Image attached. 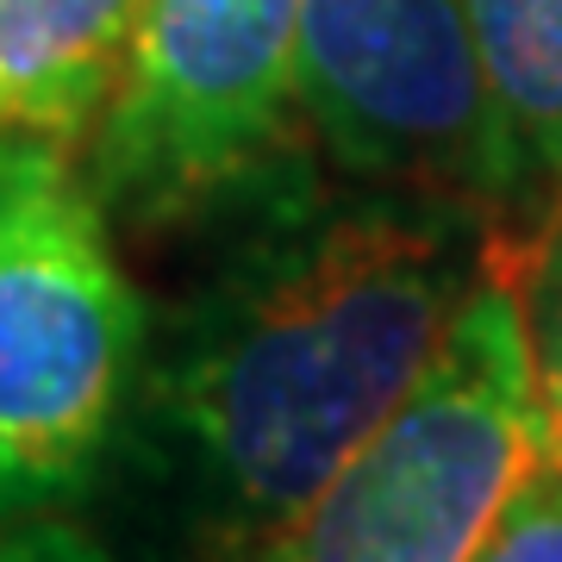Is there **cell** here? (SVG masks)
Wrapping results in <instances>:
<instances>
[{"mask_svg":"<svg viewBox=\"0 0 562 562\" xmlns=\"http://www.w3.org/2000/svg\"><path fill=\"white\" fill-rule=\"evenodd\" d=\"M225 206L232 238L150 357V425L201 531L250 562L406 406L506 232L457 194L325 188L288 150Z\"/></svg>","mask_w":562,"mask_h":562,"instance_id":"cell-1","label":"cell"},{"mask_svg":"<svg viewBox=\"0 0 562 562\" xmlns=\"http://www.w3.org/2000/svg\"><path fill=\"white\" fill-rule=\"evenodd\" d=\"M81 144L0 138V513L88 487L144 369V301Z\"/></svg>","mask_w":562,"mask_h":562,"instance_id":"cell-2","label":"cell"},{"mask_svg":"<svg viewBox=\"0 0 562 562\" xmlns=\"http://www.w3.org/2000/svg\"><path fill=\"white\" fill-rule=\"evenodd\" d=\"M543 469L513 238L469 294L425 382L331 487L250 562H482Z\"/></svg>","mask_w":562,"mask_h":562,"instance_id":"cell-3","label":"cell"},{"mask_svg":"<svg viewBox=\"0 0 562 562\" xmlns=\"http://www.w3.org/2000/svg\"><path fill=\"white\" fill-rule=\"evenodd\" d=\"M301 0H144L120 88L88 132V181L113 220L220 206L288 150Z\"/></svg>","mask_w":562,"mask_h":562,"instance_id":"cell-4","label":"cell"},{"mask_svg":"<svg viewBox=\"0 0 562 562\" xmlns=\"http://www.w3.org/2000/svg\"><path fill=\"white\" fill-rule=\"evenodd\" d=\"M294 113L338 176L506 213L469 0H301Z\"/></svg>","mask_w":562,"mask_h":562,"instance_id":"cell-5","label":"cell"},{"mask_svg":"<svg viewBox=\"0 0 562 562\" xmlns=\"http://www.w3.org/2000/svg\"><path fill=\"white\" fill-rule=\"evenodd\" d=\"M138 20L144 0H0V138L88 144Z\"/></svg>","mask_w":562,"mask_h":562,"instance_id":"cell-6","label":"cell"},{"mask_svg":"<svg viewBox=\"0 0 562 562\" xmlns=\"http://www.w3.org/2000/svg\"><path fill=\"white\" fill-rule=\"evenodd\" d=\"M501 120L506 213L562 194V0H469Z\"/></svg>","mask_w":562,"mask_h":562,"instance_id":"cell-7","label":"cell"},{"mask_svg":"<svg viewBox=\"0 0 562 562\" xmlns=\"http://www.w3.org/2000/svg\"><path fill=\"white\" fill-rule=\"evenodd\" d=\"M519 269V306H525V344H531V387H538V425H543V462L562 475V194L550 201V225L538 238L513 244Z\"/></svg>","mask_w":562,"mask_h":562,"instance_id":"cell-8","label":"cell"},{"mask_svg":"<svg viewBox=\"0 0 562 562\" xmlns=\"http://www.w3.org/2000/svg\"><path fill=\"white\" fill-rule=\"evenodd\" d=\"M482 562H562V475L550 462L519 487V501L506 506Z\"/></svg>","mask_w":562,"mask_h":562,"instance_id":"cell-9","label":"cell"},{"mask_svg":"<svg viewBox=\"0 0 562 562\" xmlns=\"http://www.w3.org/2000/svg\"><path fill=\"white\" fill-rule=\"evenodd\" d=\"M0 562H120L106 557L94 538H81L76 525H57V519H38V525H20L0 538Z\"/></svg>","mask_w":562,"mask_h":562,"instance_id":"cell-10","label":"cell"}]
</instances>
